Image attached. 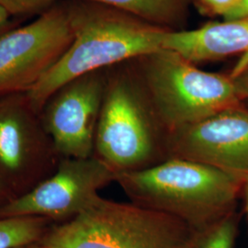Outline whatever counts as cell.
<instances>
[{
  "instance_id": "6da1fadb",
  "label": "cell",
  "mask_w": 248,
  "mask_h": 248,
  "mask_svg": "<svg viewBox=\"0 0 248 248\" xmlns=\"http://www.w3.org/2000/svg\"><path fill=\"white\" fill-rule=\"evenodd\" d=\"M74 39L60 61L27 92L38 113L47 99L69 81L163 49L170 31L120 10L92 2H66Z\"/></svg>"
},
{
  "instance_id": "7a4b0ae2",
  "label": "cell",
  "mask_w": 248,
  "mask_h": 248,
  "mask_svg": "<svg viewBox=\"0 0 248 248\" xmlns=\"http://www.w3.org/2000/svg\"><path fill=\"white\" fill-rule=\"evenodd\" d=\"M132 202L166 213L201 230L236 213L244 180L220 169L181 158L116 177Z\"/></svg>"
},
{
  "instance_id": "3957f363",
  "label": "cell",
  "mask_w": 248,
  "mask_h": 248,
  "mask_svg": "<svg viewBox=\"0 0 248 248\" xmlns=\"http://www.w3.org/2000/svg\"><path fill=\"white\" fill-rule=\"evenodd\" d=\"M134 60L130 68L168 134L243 102L230 75L203 71L174 51Z\"/></svg>"
},
{
  "instance_id": "277c9868",
  "label": "cell",
  "mask_w": 248,
  "mask_h": 248,
  "mask_svg": "<svg viewBox=\"0 0 248 248\" xmlns=\"http://www.w3.org/2000/svg\"><path fill=\"white\" fill-rule=\"evenodd\" d=\"M167 138L132 69L108 68L94 156L116 176L142 170L169 158Z\"/></svg>"
},
{
  "instance_id": "5b68a950",
  "label": "cell",
  "mask_w": 248,
  "mask_h": 248,
  "mask_svg": "<svg viewBox=\"0 0 248 248\" xmlns=\"http://www.w3.org/2000/svg\"><path fill=\"white\" fill-rule=\"evenodd\" d=\"M194 230L134 202L98 199L67 222L53 224L45 248H184Z\"/></svg>"
},
{
  "instance_id": "8992f818",
  "label": "cell",
  "mask_w": 248,
  "mask_h": 248,
  "mask_svg": "<svg viewBox=\"0 0 248 248\" xmlns=\"http://www.w3.org/2000/svg\"><path fill=\"white\" fill-rule=\"evenodd\" d=\"M61 158L26 93L0 97V188L9 201L50 177Z\"/></svg>"
},
{
  "instance_id": "52a82bcc",
  "label": "cell",
  "mask_w": 248,
  "mask_h": 248,
  "mask_svg": "<svg viewBox=\"0 0 248 248\" xmlns=\"http://www.w3.org/2000/svg\"><path fill=\"white\" fill-rule=\"evenodd\" d=\"M74 39L67 4L0 35V97L27 93L60 61Z\"/></svg>"
},
{
  "instance_id": "ba28073f",
  "label": "cell",
  "mask_w": 248,
  "mask_h": 248,
  "mask_svg": "<svg viewBox=\"0 0 248 248\" xmlns=\"http://www.w3.org/2000/svg\"><path fill=\"white\" fill-rule=\"evenodd\" d=\"M116 174L95 156L62 157L53 174L25 195L0 209V218L36 216L54 224L67 222L85 211L98 191L116 181Z\"/></svg>"
},
{
  "instance_id": "9c48e42d",
  "label": "cell",
  "mask_w": 248,
  "mask_h": 248,
  "mask_svg": "<svg viewBox=\"0 0 248 248\" xmlns=\"http://www.w3.org/2000/svg\"><path fill=\"white\" fill-rule=\"evenodd\" d=\"M108 71V68L90 72L69 81L43 107L42 122L61 157L94 156Z\"/></svg>"
},
{
  "instance_id": "30bf717a",
  "label": "cell",
  "mask_w": 248,
  "mask_h": 248,
  "mask_svg": "<svg viewBox=\"0 0 248 248\" xmlns=\"http://www.w3.org/2000/svg\"><path fill=\"white\" fill-rule=\"evenodd\" d=\"M169 158L198 162L248 177V108L244 101L168 134Z\"/></svg>"
},
{
  "instance_id": "8fae6325",
  "label": "cell",
  "mask_w": 248,
  "mask_h": 248,
  "mask_svg": "<svg viewBox=\"0 0 248 248\" xmlns=\"http://www.w3.org/2000/svg\"><path fill=\"white\" fill-rule=\"evenodd\" d=\"M163 48L176 52L194 64L242 54V59L229 74L233 78L248 66V17L223 19L190 31H169Z\"/></svg>"
},
{
  "instance_id": "7c38bea8",
  "label": "cell",
  "mask_w": 248,
  "mask_h": 248,
  "mask_svg": "<svg viewBox=\"0 0 248 248\" xmlns=\"http://www.w3.org/2000/svg\"><path fill=\"white\" fill-rule=\"evenodd\" d=\"M120 10L155 26L174 31L184 21L186 0H79Z\"/></svg>"
},
{
  "instance_id": "4fadbf2b",
  "label": "cell",
  "mask_w": 248,
  "mask_h": 248,
  "mask_svg": "<svg viewBox=\"0 0 248 248\" xmlns=\"http://www.w3.org/2000/svg\"><path fill=\"white\" fill-rule=\"evenodd\" d=\"M53 223L36 216L0 218V248H18L41 242Z\"/></svg>"
},
{
  "instance_id": "5bb4252c",
  "label": "cell",
  "mask_w": 248,
  "mask_h": 248,
  "mask_svg": "<svg viewBox=\"0 0 248 248\" xmlns=\"http://www.w3.org/2000/svg\"><path fill=\"white\" fill-rule=\"evenodd\" d=\"M238 223V213H232L208 227L194 231L184 248H233Z\"/></svg>"
},
{
  "instance_id": "9a60e30c",
  "label": "cell",
  "mask_w": 248,
  "mask_h": 248,
  "mask_svg": "<svg viewBox=\"0 0 248 248\" xmlns=\"http://www.w3.org/2000/svg\"><path fill=\"white\" fill-rule=\"evenodd\" d=\"M58 0H0V8L9 16L27 18L40 16L52 8Z\"/></svg>"
},
{
  "instance_id": "2e32d148",
  "label": "cell",
  "mask_w": 248,
  "mask_h": 248,
  "mask_svg": "<svg viewBox=\"0 0 248 248\" xmlns=\"http://www.w3.org/2000/svg\"><path fill=\"white\" fill-rule=\"evenodd\" d=\"M239 0H196L201 10L207 15L223 16Z\"/></svg>"
},
{
  "instance_id": "e0dca14e",
  "label": "cell",
  "mask_w": 248,
  "mask_h": 248,
  "mask_svg": "<svg viewBox=\"0 0 248 248\" xmlns=\"http://www.w3.org/2000/svg\"><path fill=\"white\" fill-rule=\"evenodd\" d=\"M248 17V0H239L230 10H228L222 18L224 20L236 19Z\"/></svg>"
},
{
  "instance_id": "ac0fdd59",
  "label": "cell",
  "mask_w": 248,
  "mask_h": 248,
  "mask_svg": "<svg viewBox=\"0 0 248 248\" xmlns=\"http://www.w3.org/2000/svg\"><path fill=\"white\" fill-rule=\"evenodd\" d=\"M232 78L233 79L236 89L244 101L246 98H248V66Z\"/></svg>"
},
{
  "instance_id": "d6986e66",
  "label": "cell",
  "mask_w": 248,
  "mask_h": 248,
  "mask_svg": "<svg viewBox=\"0 0 248 248\" xmlns=\"http://www.w3.org/2000/svg\"><path fill=\"white\" fill-rule=\"evenodd\" d=\"M12 25V18L4 9L0 8V35L9 31Z\"/></svg>"
},
{
  "instance_id": "ffe728a7",
  "label": "cell",
  "mask_w": 248,
  "mask_h": 248,
  "mask_svg": "<svg viewBox=\"0 0 248 248\" xmlns=\"http://www.w3.org/2000/svg\"><path fill=\"white\" fill-rule=\"evenodd\" d=\"M242 196L244 198V202H245V211L246 214L248 217V177H246L244 179L243 182V188H242Z\"/></svg>"
},
{
  "instance_id": "44dd1931",
  "label": "cell",
  "mask_w": 248,
  "mask_h": 248,
  "mask_svg": "<svg viewBox=\"0 0 248 248\" xmlns=\"http://www.w3.org/2000/svg\"><path fill=\"white\" fill-rule=\"evenodd\" d=\"M9 199L8 198V196L6 195L3 191H2V189L0 188V209L3 207V206H5L6 204L9 203Z\"/></svg>"
},
{
  "instance_id": "7402d4cb",
  "label": "cell",
  "mask_w": 248,
  "mask_h": 248,
  "mask_svg": "<svg viewBox=\"0 0 248 248\" xmlns=\"http://www.w3.org/2000/svg\"><path fill=\"white\" fill-rule=\"evenodd\" d=\"M45 248V247L41 242H37V243L30 244V245H27V246L20 247V248Z\"/></svg>"
},
{
  "instance_id": "603a6c76",
  "label": "cell",
  "mask_w": 248,
  "mask_h": 248,
  "mask_svg": "<svg viewBox=\"0 0 248 248\" xmlns=\"http://www.w3.org/2000/svg\"><path fill=\"white\" fill-rule=\"evenodd\" d=\"M244 104L248 108V98H246V99L244 100Z\"/></svg>"
}]
</instances>
